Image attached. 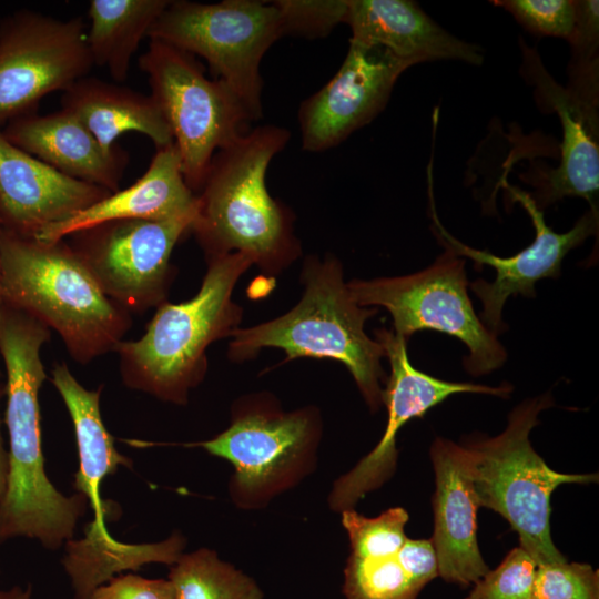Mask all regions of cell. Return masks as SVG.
<instances>
[{"instance_id":"17","label":"cell","mask_w":599,"mask_h":599,"mask_svg":"<svg viewBox=\"0 0 599 599\" xmlns=\"http://www.w3.org/2000/svg\"><path fill=\"white\" fill-rule=\"evenodd\" d=\"M111 192L72 179L12 144L0 129V222L34 237L103 200Z\"/></svg>"},{"instance_id":"18","label":"cell","mask_w":599,"mask_h":599,"mask_svg":"<svg viewBox=\"0 0 599 599\" xmlns=\"http://www.w3.org/2000/svg\"><path fill=\"white\" fill-rule=\"evenodd\" d=\"M435 473L433 545L438 576L463 588L474 585L489 568L477 542L470 456L465 446L437 437L430 447Z\"/></svg>"},{"instance_id":"22","label":"cell","mask_w":599,"mask_h":599,"mask_svg":"<svg viewBox=\"0 0 599 599\" xmlns=\"http://www.w3.org/2000/svg\"><path fill=\"white\" fill-rule=\"evenodd\" d=\"M196 207L197 196L183 177L180 154L172 143L156 149L149 167L132 185L44 227L34 238L55 242L113 221L165 220Z\"/></svg>"},{"instance_id":"27","label":"cell","mask_w":599,"mask_h":599,"mask_svg":"<svg viewBox=\"0 0 599 599\" xmlns=\"http://www.w3.org/2000/svg\"><path fill=\"white\" fill-rule=\"evenodd\" d=\"M420 591L396 556L367 559L349 555L346 561L343 583L346 599H416Z\"/></svg>"},{"instance_id":"13","label":"cell","mask_w":599,"mask_h":599,"mask_svg":"<svg viewBox=\"0 0 599 599\" xmlns=\"http://www.w3.org/2000/svg\"><path fill=\"white\" fill-rule=\"evenodd\" d=\"M196 213L197 207L165 220L100 224L71 235V246L113 302L128 312H142L164 302L172 251L191 231Z\"/></svg>"},{"instance_id":"12","label":"cell","mask_w":599,"mask_h":599,"mask_svg":"<svg viewBox=\"0 0 599 599\" xmlns=\"http://www.w3.org/2000/svg\"><path fill=\"white\" fill-rule=\"evenodd\" d=\"M85 33L80 17L21 9L0 20V129L89 74L94 65Z\"/></svg>"},{"instance_id":"32","label":"cell","mask_w":599,"mask_h":599,"mask_svg":"<svg viewBox=\"0 0 599 599\" xmlns=\"http://www.w3.org/2000/svg\"><path fill=\"white\" fill-rule=\"evenodd\" d=\"M527 31L536 35L568 40L576 23L575 0H498Z\"/></svg>"},{"instance_id":"4","label":"cell","mask_w":599,"mask_h":599,"mask_svg":"<svg viewBox=\"0 0 599 599\" xmlns=\"http://www.w3.org/2000/svg\"><path fill=\"white\" fill-rule=\"evenodd\" d=\"M305 286L300 303L286 314L247 328H236L229 346L232 361L252 358L263 347H277L286 359L328 358L342 363L353 376L372 412L383 405L380 364L383 346L364 331L375 307L358 305L343 280L341 262L332 256H309L302 273Z\"/></svg>"},{"instance_id":"25","label":"cell","mask_w":599,"mask_h":599,"mask_svg":"<svg viewBox=\"0 0 599 599\" xmlns=\"http://www.w3.org/2000/svg\"><path fill=\"white\" fill-rule=\"evenodd\" d=\"M167 579L176 599H263L257 582L215 550L199 548L182 554L170 566Z\"/></svg>"},{"instance_id":"37","label":"cell","mask_w":599,"mask_h":599,"mask_svg":"<svg viewBox=\"0 0 599 599\" xmlns=\"http://www.w3.org/2000/svg\"><path fill=\"white\" fill-rule=\"evenodd\" d=\"M0 227H1V222H0ZM2 304H3V298H2V287H1V264H0V311H1Z\"/></svg>"},{"instance_id":"7","label":"cell","mask_w":599,"mask_h":599,"mask_svg":"<svg viewBox=\"0 0 599 599\" xmlns=\"http://www.w3.org/2000/svg\"><path fill=\"white\" fill-rule=\"evenodd\" d=\"M550 406V393L526 399L510 412L502 433L464 445L478 507L504 517L537 566L566 560L550 531L552 491L562 484L598 480L597 474L556 471L532 448L529 434L539 424V413Z\"/></svg>"},{"instance_id":"20","label":"cell","mask_w":599,"mask_h":599,"mask_svg":"<svg viewBox=\"0 0 599 599\" xmlns=\"http://www.w3.org/2000/svg\"><path fill=\"white\" fill-rule=\"evenodd\" d=\"M349 42L389 51L410 67L435 60L480 65L481 49L441 28L415 1L347 0Z\"/></svg>"},{"instance_id":"30","label":"cell","mask_w":599,"mask_h":599,"mask_svg":"<svg viewBox=\"0 0 599 599\" xmlns=\"http://www.w3.org/2000/svg\"><path fill=\"white\" fill-rule=\"evenodd\" d=\"M531 599H599V571L567 559L538 565Z\"/></svg>"},{"instance_id":"6","label":"cell","mask_w":599,"mask_h":599,"mask_svg":"<svg viewBox=\"0 0 599 599\" xmlns=\"http://www.w3.org/2000/svg\"><path fill=\"white\" fill-rule=\"evenodd\" d=\"M51 382L60 394L74 428L79 468L73 487L93 510V520L85 527L84 537L65 544L62 564L70 577L75 599H87L99 586L124 570H138L144 564L173 565L183 554L185 537L174 531L155 544L131 545L115 540L109 532L105 518H111L114 505L103 502L101 485L120 466L132 467L130 458L121 455L108 432L100 410L101 387L88 389L72 375L64 363L55 364Z\"/></svg>"},{"instance_id":"10","label":"cell","mask_w":599,"mask_h":599,"mask_svg":"<svg viewBox=\"0 0 599 599\" xmlns=\"http://www.w3.org/2000/svg\"><path fill=\"white\" fill-rule=\"evenodd\" d=\"M425 270L394 277L352 280L347 287L364 307H384L394 333L409 338L432 329L458 338L468 348L465 369L473 376L489 374L507 361V352L475 313L468 295L466 260L448 247Z\"/></svg>"},{"instance_id":"38","label":"cell","mask_w":599,"mask_h":599,"mask_svg":"<svg viewBox=\"0 0 599 599\" xmlns=\"http://www.w3.org/2000/svg\"><path fill=\"white\" fill-rule=\"evenodd\" d=\"M2 374H1V370H0V378H1Z\"/></svg>"},{"instance_id":"9","label":"cell","mask_w":599,"mask_h":599,"mask_svg":"<svg viewBox=\"0 0 599 599\" xmlns=\"http://www.w3.org/2000/svg\"><path fill=\"white\" fill-rule=\"evenodd\" d=\"M284 35L273 1H170L148 38L203 58L214 79L240 99L252 121L262 116L260 73L267 50Z\"/></svg>"},{"instance_id":"5","label":"cell","mask_w":599,"mask_h":599,"mask_svg":"<svg viewBox=\"0 0 599 599\" xmlns=\"http://www.w3.org/2000/svg\"><path fill=\"white\" fill-rule=\"evenodd\" d=\"M207 261L195 296L179 304L163 302L139 339L122 341L114 348L129 388L185 405L206 372L207 347L237 328L242 309L232 294L252 262L240 253Z\"/></svg>"},{"instance_id":"21","label":"cell","mask_w":599,"mask_h":599,"mask_svg":"<svg viewBox=\"0 0 599 599\" xmlns=\"http://www.w3.org/2000/svg\"><path fill=\"white\" fill-rule=\"evenodd\" d=\"M4 136L16 146L72 179L115 192L129 162L118 146L104 150L70 112L28 113L8 122Z\"/></svg>"},{"instance_id":"26","label":"cell","mask_w":599,"mask_h":599,"mask_svg":"<svg viewBox=\"0 0 599 599\" xmlns=\"http://www.w3.org/2000/svg\"><path fill=\"white\" fill-rule=\"evenodd\" d=\"M576 23L567 40L571 47L566 91L579 104L598 112L599 105V2L575 0Z\"/></svg>"},{"instance_id":"35","label":"cell","mask_w":599,"mask_h":599,"mask_svg":"<svg viewBox=\"0 0 599 599\" xmlns=\"http://www.w3.org/2000/svg\"><path fill=\"white\" fill-rule=\"evenodd\" d=\"M6 395L4 383L0 378V405ZM8 478V450L4 448L2 436V417L0 413V501L4 495Z\"/></svg>"},{"instance_id":"19","label":"cell","mask_w":599,"mask_h":599,"mask_svg":"<svg viewBox=\"0 0 599 599\" xmlns=\"http://www.w3.org/2000/svg\"><path fill=\"white\" fill-rule=\"evenodd\" d=\"M524 54L522 67L536 87L537 100L559 115L562 128L560 163L535 182V194L529 196L541 211L566 196H580L598 210V112L586 109L558 85L535 50L525 47Z\"/></svg>"},{"instance_id":"8","label":"cell","mask_w":599,"mask_h":599,"mask_svg":"<svg viewBox=\"0 0 599 599\" xmlns=\"http://www.w3.org/2000/svg\"><path fill=\"white\" fill-rule=\"evenodd\" d=\"M322 429L317 407L285 412L272 395L261 393L235 402L225 430L185 446L229 461L234 469L231 501L242 510H258L316 469Z\"/></svg>"},{"instance_id":"14","label":"cell","mask_w":599,"mask_h":599,"mask_svg":"<svg viewBox=\"0 0 599 599\" xmlns=\"http://www.w3.org/2000/svg\"><path fill=\"white\" fill-rule=\"evenodd\" d=\"M390 365V375L383 389L387 423L378 444L351 470L338 477L328 494V507L335 512L353 509L368 493L392 478L397 467L396 436L410 419L423 417L430 408L449 396L460 393L488 394L508 397L512 386H486L474 383L443 380L415 368L408 357V339L393 329L375 331Z\"/></svg>"},{"instance_id":"1","label":"cell","mask_w":599,"mask_h":599,"mask_svg":"<svg viewBox=\"0 0 599 599\" xmlns=\"http://www.w3.org/2000/svg\"><path fill=\"white\" fill-rule=\"evenodd\" d=\"M50 329L3 303L0 311V356L6 370L9 437L8 478L0 501V544L17 537L38 540L57 550L73 539L87 511L81 494L65 496L44 470L39 393L47 379L41 358Z\"/></svg>"},{"instance_id":"33","label":"cell","mask_w":599,"mask_h":599,"mask_svg":"<svg viewBox=\"0 0 599 599\" xmlns=\"http://www.w3.org/2000/svg\"><path fill=\"white\" fill-rule=\"evenodd\" d=\"M87 599H176L169 579H149L135 573L114 576Z\"/></svg>"},{"instance_id":"11","label":"cell","mask_w":599,"mask_h":599,"mask_svg":"<svg viewBox=\"0 0 599 599\" xmlns=\"http://www.w3.org/2000/svg\"><path fill=\"white\" fill-rule=\"evenodd\" d=\"M139 68L171 129L183 177L199 192L214 154L247 132L252 119L235 93L223 81L209 79L185 51L150 40Z\"/></svg>"},{"instance_id":"15","label":"cell","mask_w":599,"mask_h":599,"mask_svg":"<svg viewBox=\"0 0 599 599\" xmlns=\"http://www.w3.org/2000/svg\"><path fill=\"white\" fill-rule=\"evenodd\" d=\"M515 201L528 212L536 235L532 243L512 256L500 257L488 251L469 247L454 237L439 222L433 210V231L438 242L458 256L474 261L476 270L489 265L495 270L493 282L483 278L469 283V288L480 300L483 311L481 323L495 335L507 329L502 321V309L507 300L521 294L527 298L536 296L535 284L541 278H557L560 275L564 257L581 245L588 237L597 234L598 210L589 209L566 233H557L549 227L529 194L510 189Z\"/></svg>"},{"instance_id":"23","label":"cell","mask_w":599,"mask_h":599,"mask_svg":"<svg viewBox=\"0 0 599 599\" xmlns=\"http://www.w3.org/2000/svg\"><path fill=\"white\" fill-rule=\"evenodd\" d=\"M61 109L74 115L106 151L125 132L146 135L155 149L173 143L171 129L151 94L94 77H84L62 92Z\"/></svg>"},{"instance_id":"2","label":"cell","mask_w":599,"mask_h":599,"mask_svg":"<svg viewBox=\"0 0 599 599\" xmlns=\"http://www.w3.org/2000/svg\"><path fill=\"white\" fill-rule=\"evenodd\" d=\"M290 138L285 128L260 125L214 154L191 229L207 258L240 253L278 273L300 255L293 214L266 186L268 165Z\"/></svg>"},{"instance_id":"36","label":"cell","mask_w":599,"mask_h":599,"mask_svg":"<svg viewBox=\"0 0 599 599\" xmlns=\"http://www.w3.org/2000/svg\"><path fill=\"white\" fill-rule=\"evenodd\" d=\"M0 599H32L31 585L13 586L6 590H0Z\"/></svg>"},{"instance_id":"16","label":"cell","mask_w":599,"mask_h":599,"mask_svg":"<svg viewBox=\"0 0 599 599\" xmlns=\"http://www.w3.org/2000/svg\"><path fill=\"white\" fill-rule=\"evenodd\" d=\"M409 67L383 48L349 42L337 72L298 108L302 149L327 151L372 122Z\"/></svg>"},{"instance_id":"3","label":"cell","mask_w":599,"mask_h":599,"mask_svg":"<svg viewBox=\"0 0 599 599\" xmlns=\"http://www.w3.org/2000/svg\"><path fill=\"white\" fill-rule=\"evenodd\" d=\"M3 303L35 318L87 364L113 351L131 326L71 245L42 242L0 227Z\"/></svg>"},{"instance_id":"28","label":"cell","mask_w":599,"mask_h":599,"mask_svg":"<svg viewBox=\"0 0 599 599\" xmlns=\"http://www.w3.org/2000/svg\"><path fill=\"white\" fill-rule=\"evenodd\" d=\"M351 556L367 559L395 557L407 539L405 526L408 512L402 507L385 510L374 518L358 514L354 508L341 512Z\"/></svg>"},{"instance_id":"31","label":"cell","mask_w":599,"mask_h":599,"mask_svg":"<svg viewBox=\"0 0 599 599\" xmlns=\"http://www.w3.org/2000/svg\"><path fill=\"white\" fill-rule=\"evenodd\" d=\"M284 35L308 39L326 37L336 26L344 23L347 0H277Z\"/></svg>"},{"instance_id":"29","label":"cell","mask_w":599,"mask_h":599,"mask_svg":"<svg viewBox=\"0 0 599 599\" xmlns=\"http://www.w3.org/2000/svg\"><path fill=\"white\" fill-rule=\"evenodd\" d=\"M537 565L520 546L474 583L465 599H531Z\"/></svg>"},{"instance_id":"34","label":"cell","mask_w":599,"mask_h":599,"mask_svg":"<svg viewBox=\"0 0 599 599\" xmlns=\"http://www.w3.org/2000/svg\"><path fill=\"white\" fill-rule=\"evenodd\" d=\"M396 558L409 580L420 590L438 577V561L432 539L407 538Z\"/></svg>"},{"instance_id":"24","label":"cell","mask_w":599,"mask_h":599,"mask_svg":"<svg viewBox=\"0 0 599 599\" xmlns=\"http://www.w3.org/2000/svg\"><path fill=\"white\" fill-rule=\"evenodd\" d=\"M171 0H91L87 44L93 65L111 78L126 80L131 60L141 41Z\"/></svg>"}]
</instances>
